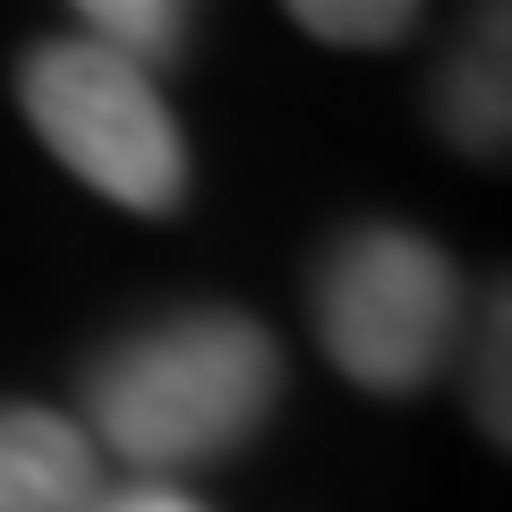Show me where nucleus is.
Here are the masks:
<instances>
[{"label": "nucleus", "mask_w": 512, "mask_h": 512, "mask_svg": "<svg viewBox=\"0 0 512 512\" xmlns=\"http://www.w3.org/2000/svg\"><path fill=\"white\" fill-rule=\"evenodd\" d=\"M77 35L103 43V52H120L128 69L163 77L171 60L188 52V35H197V9H180V0H86V9H77Z\"/></svg>", "instance_id": "obj_7"}, {"label": "nucleus", "mask_w": 512, "mask_h": 512, "mask_svg": "<svg viewBox=\"0 0 512 512\" xmlns=\"http://www.w3.org/2000/svg\"><path fill=\"white\" fill-rule=\"evenodd\" d=\"M427 128L461 163H512V0L461 18L427 77Z\"/></svg>", "instance_id": "obj_4"}, {"label": "nucleus", "mask_w": 512, "mask_h": 512, "mask_svg": "<svg viewBox=\"0 0 512 512\" xmlns=\"http://www.w3.org/2000/svg\"><path fill=\"white\" fill-rule=\"evenodd\" d=\"M94 512H205V504L180 487H120V495H94Z\"/></svg>", "instance_id": "obj_9"}, {"label": "nucleus", "mask_w": 512, "mask_h": 512, "mask_svg": "<svg viewBox=\"0 0 512 512\" xmlns=\"http://www.w3.org/2000/svg\"><path fill=\"white\" fill-rule=\"evenodd\" d=\"M282 402V342L239 308H171L86 359V444L128 470L231 461Z\"/></svg>", "instance_id": "obj_1"}, {"label": "nucleus", "mask_w": 512, "mask_h": 512, "mask_svg": "<svg viewBox=\"0 0 512 512\" xmlns=\"http://www.w3.org/2000/svg\"><path fill=\"white\" fill-rule=\"evenodd\" d=\"M103 453L69 410L0 402V512H94Z\"/></svg>", "instance_id": "obj_5"}, {"label": "nucleus", "mask_w": 512, "mask_h": 512, "mask_svg": "<svg viewBox=\"0 0 512 512\" xmlns=\"http://www.w3.org/2000/svg\"><path fill=\"white\" fill-rule=\"evenodd\" d=\"M453 376H461V402H470L478 436L495 453H512V274L470 299L461 342H453Z\"/></svg>", "instance_id": "obj_6"}, {"label": "nucleus", "mask_w": 512, "mask_h": 512, "mask_svg": "<svg viewBox=\"0 0 512 512\" xmlns=\"http://www.w3.org/2000/svg\"><path fill=\"white\" fill-rule=\"evenodd\" d=\"M18 111L60 171L128 214H180L188 205V137L163 103V77L128 69L120 52L86 35H43L18 60Z\"/></svg>", "instance_id": "obj_3"}, {"label": "nucleus", "mask_w": 512, "mask_h": 512, "mask_svg": "<svg viewBox=\"0 0 512 512\" xmlns=\"http://www.w3.org/2000/svg\"><path fill=\"white\" fill-rule=\"evenodd\" d=\"M308 316L325 359L342 367V384L410 402L453 367L461 316V265L410 222H350L325 239V256L308 265Z\"/></svg>", "instance_id": "obj_2"}, {"label": "nucleus", "mask_w": 512, "mask_h": 512, "mask_svg": "<svg viewBox=\"0 0 512 512\" xmlns=\"http://www.w3.org/2000/svg\"><path fill=\"white\" fill-rule=\"evenodd\" d=\"M291 26L333 52H393L427 26V9H410V0H291Z\"/></svg>", "instance_id": "obj_8"}]
</instances>
